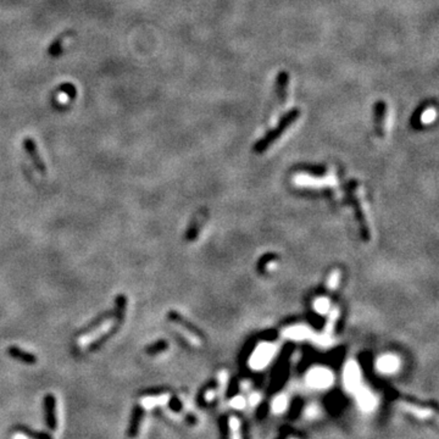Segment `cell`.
Returning <instances> with one entry per match:
<instances>
[{"instance_id": "6da1fadb", "label": "cell", "mask_w": 439, "mask_h": 439, "mask_svg": "<svg viewBox=\"0 0 439 439\" xmlns=\"http://www.w3.org/2000/svg\"><path fill=\"white\" fill-rule=\"evenodd\" d=\"M276 354V347L270 343H262L260 344L256 349L254 350L252 355L250 356V364L251 369L254 370H262L270 364V361L272 360V358Z\"/></svg>"}, {"instance_id": "7a4b0ae2", "label": "cell", "mask_w": 439, "mask_h": 439, "mask_svg": "<svg viewBox=\"0 0 439 439\" xmlns=\"http://www.w3.org/2000/svg\"><path fill=\"white\" fill-rule=\"evenodd\" d=\"M333 373L325 367H315L306 375V382L314 389H326L333 384Z\"/></svg>"}, {"instance_id": "3957f363", "label": "cell", "mask_w": 439, "mask_h": 439, "mask_svg": "<svg viewBox=\"0 0 439 439\" xmlns=\"http://www.w3.org/2000/svg\"><path fill=\"white\" fill-rule=\"evenodd\" d=\"M343 383L345 389L350 393H355L361 387V371L355 361H349L344 367L343 372Z\"/></svg>"}, {"instance_id": "277c9868", "label": "cell", "mask_w": 439, "mask_h": 439, "mask_svg": "<svg viewBox=\"0 0 439 439\" xmlns=\"http://www.w3.org/2000/svg\"><path fill=\"white\" fill-rule=\"evenodd\" d=\"M44 421L49 431H55L57 428L56 419V398L54 394H46L43 400Z\"/></svg>"}, {"instance_id": "5b68a950", "label": "cell", "mask_w": 439, "mask_h": 439, "mask_svg": "<svg viewBox=\"0 0 439 439\" xmlns=\"http://www.w3.org/2000/svg\"><path fill=\"white\" fill-rule=\"evenodd\" d=\"M356 395V403H358L359 408L361 409L364 413H371L377 406V398L375 397V394L371 391H369L367 388L360 387L358 391L355 392Z\"/></svg>"}, {"instance_id": "8992f818", "label": "cell", "mask_w": 439, "mask_h": 439, "mask_svg": "<svg viewBox=\"0 0 439 439\" xmlns=\"http://www.w3.org/2000/svg\"><path fill=\"white\" fill-rule=\"evenodd\" d=\"M298 116H299V111H298V110H293V111H290L289 114H288L287 116L284 117L283 121H282L281 125H279V127L277 128V130H274L273 132H271V133L267 136V138H266L265 141H262L261 143H260V144H259L260 149H266V148H267V145L270 144V143H272L274 139L278 138L279 134H281L282 132H283L285 128H287V126H289L290 123L293 122V121H295L296 119H298Z\"/></svg>"}, {"instance_id": "52a82bcc", "label": "cell", "mask_w": 439, "mask_h": 439, "mask_svg": "<svg viewBox=\"0 0 439 439\" xmlns=\"http://www.w3.org/2000/svg\"><path fill=\"white\" fill-rule=\"evenodd\" d=\"M143 416H144V408L141 404L134 405L133 409H132L130 425H128L127 428V436L130 438L138 437L139 431H141Z\"/></svg>"}, {"instance_id": "ba28073f", "label": "cell", "mask_w": 439, "mask_h": 439, "mask_svg": "<svg viewBox=\"0 0 439 439\" xmlns=\"http://www.w3.org/2000/svg\"><path fill=\"white\" fill-rule=\"evenodd\" d=\"M115 325H116V323H115V321H112V317L109 318V320L104 321V322L101 323L100 326H98L97 328L92 329V331H89V332H88V333L81 334V337H79V338H78L79 345H82V347H83V345L89 344V343L92 342V340H94L95 338H97V337L100 336V334L103 333V332L108 331V329H110L111 327H114ZM119 327H120V326H119Z\"/></svg>"}, {"instance_id": "9c48e42d", "label": "cell", "mask_w": 439, "mask_h": 439, "mask_svg": "<svg viewBox=\"0 0 439 439\" xmlns=\"http://www.w3.org/2000/svg\"><path fill=\"white\" fill-rule=\"evenodd\" d=\"M399 359L395 355H391V354H386L377 360V370L380 372L386 373V375L397 372L399 370Z\"/></svg>"}, {"instance_id": "30bf717a", "label": "cell", "mask_w": 439, "mask_h": 439, "mask_svg": "<svg viewBox=\"0 0 439 439\" xmlns=\"http://www.w3.org/2000/svg\"><path fill=\"white\" fill-rule=\"evenodd\" d=\"M23 145H24V149H26L27 154H28L29 158H31L33 165H34V167L37 169V171L40 172L42 175H45V172H46L45 165H44L43 160L40 159L39 154H38V152H37V147H35V143L33 142V139L26 138L23 142Z\"/></svg>"}, {"instance_id": "8fae6325", "label": "cell", "mask_w": 439, "mask_h": 439, "mask_svg": "<svg viewBox=\"0 0 439 439\" xmlns=\"http://www.w3.org/2000/svg\"><path fill=\"white\" fill-rule=\"evenodd\" d=\"M7 354H9L11 358H13L15 360L23 362V364L27 365L37 364V356H35L34 354L28 353V351L21 349V348L18 347L7 348Z\"/></svg>"}, {"instance_id": "7c38bea8", "label": "cell", "mask_w": 439, "mask_h": 439, "mask_svg": "<svg viewBox=\"0 0 439 439\" xmlns=\"http://www.w3.org/2000/svg\"><path fill=\"white\" fill-rule=\"evenodd\" d=\"M16 432L21 433L24 437L29 439H54L53 436L49 432H44V431H35L33 428L24 426V425H18L16 426Z\"/></svg>"}, {"instance_id": "4fadbf2b", "label": "cell", "mask_w": 439, "mask_h": 439, "mask_svg": "<svg viewBox=\"0 0 439 439\" xmlns=\"http://www.w3.org/2000/svg\"><path fill=\"white\" fill-rule=\"evenodd\" d=\"M126 306H127V298H126V295H117L115 298V317H116L115 323L117 326H120L122 323L123 318H125Z\"/></svg>"}, {"instance_id": "5bb4252c", "label": "cell", "mask_w": 439, "mask_h": 439, "mask_svg": "<svg viewBox=\"0 0 439 439\" xmlns=\"http://www.w3.org/2000/svg\"><path fill=\"white\" fill-rule=\"evenodd\" d=\"M285 336L294 340L305 339L309 336V329L303 327V326H294V327H290L285 331Z\"/></svg>"}, {"instance_id": "9a60e30c", "label": "cell", "mask_w": 439, "mask_h": 439, "mask_svg": "<svg viewBox=\"0 0 439 439\" xmlns=\"http://www.w3.org/2000/svg\"><path fill=\"white\" fill-rule=\"evenodd\" d=\"M287 88H288V75L282 72L278 76V97L281 105H284L285 99H287Z\"/></svg>"}, {"instance_id": "2e32d148", "label": "cell", "mask_w": 439, "mask_h": 439, "mask_svg": "<svg viewBox=\"0 0 439 439\" xmlns=\"http://www.w3.org/2000/svg\"><path fill=\"white\" fill-rule=\"evenodd\" d=\"M271 408H272L273 414H283L288 408V398L283 394L278 395L273 399Z\"/></svg>"}, {"instance_id": "e0dca14e", "label": "cell", "mask_w": 439, "mask_h": 439, "mask_svg": "<svg viewBox=\"0 0 439 439\" xmlns=\"http://www.w3.org/2000/svg\"><path fill=\"white\" fill-rule=\"evenodd\" d=\"M229 432L230 439H241L240 437V424L237 417L229 419Z\"/></svg>"}, {"instance_id": "ac0fdd59", "label": "cell", "mask_w": 439, "mask_h": 439, "mask_svg": "<svg viewBox=\"0 0 439 439\" xmlns=\"http://www.w3.org/2000/svg\"><path fill=\"white\" fill-rule=\"evenodd\" d=\"M314 309L316 310V312L321 315H325L327 314L331 309V304H329V300L326 298H320L317 300H315L314 303Z\"/></svg>"}, {"instance_id": "d6986e66", "label": "cell", "mask_w": 439, "mask_h": 439, "mask_svg": "<svg viewBox=\"0 0 439 439\" xmlns=\"http://www.w3.org/2000/svg\"><path fill=\"white\" fill-rule=\"evenodd\" d=\"M167 347H169L167 342H165V340H159V342L154 343V344L147 347V349L145 350H147V353L149 354V355H156V354L159 353H163L165 349H167Z\"/></svg>"}, {"instance_id": "ffe728a7", "label": "cell", "mask_w": 439, "mask_h": 439, "mask_svg": "<svg viewBox=\"0 0 439 439\" xmlns=\"http://www.w3.org/2000/svg\"><path fill=\"white\" fill-rule=\"evenodd\" d=\"M384 116H386V104L378 103L376 105V117H377V126L381 130L384 125Z\"/></svg>"}, {"instance_id": "44dd1931", "label": "cell", "mask_w": 439, "mask_h": 439, "mask_svg": "<svg viewBox=\"0 0 439 439\" xmlns=\"http://www.w3.org/2000/svg\"><path fill=\"white\" fill-rule=\"evenodd\" d=\"M435 119H436V110L428 109L422 114L421 121L422 123H430L432 122V121H435Z\"/></svg>"}, {"instance_id": "7402d4cb", "label": "cell", "mask_w": 439, "mask_h": 439, "mask_svg": "<svg viewBox=\"0 0 439 439\" xmlns=\"http://www.w3.org/2000/svg\"><path fill=\"white\" fill-rule=\"evenodd\" d=\"M230 406L237 409V410H241V409H244V406H245V399H244L243 397L233 398V399L230 400Z\"/></svg>"}, {"instance_id": "603a6c76", "label": "cell", "mask_w": 439, "mask_h": 439, "mask_svg": "<svg viewBox=\"0 0 439 439\" xmlns=\"http://www.w3.org/2000/svg\"><path fill=\"white\" fill-rule=\"evenodd\" d=\"M305 414H306V416L309 417V419H315V417L318 415V408H317V406H315V405L309 406V408L306 409V413Z\"/></svg>"}, {"instance_id": "cb8c5ba5", "label": "cell", "mask_w": 439, "mask_h": 439, "mask_svg": "<svg viewBox=\"0 0 439 439\" xmlns=\"http://www.w3.org/2000/svg\"><path fill=\"white\" fill-rule=\"evenodd\" d=\"M61 89L65 90V92L70 93V98H73L76 95V89L73 88V86H71V84H64V86L61 87Z\"/></svg>"}, {"instance_id": "d4e9b609", "label": "cell", "mask_w": 439, "mask_h": 439, "mask_svg": "<svg viewBox=\"0 0 439 439\" xmlns=\"http://www.w3.org/2000/svg\"><path fill=\"white\" fill-rule=\"evenodd\" d=\"M337 283H338V273H332V276H331V278H329V281H328V287L329 288H334L337 285Z\"/></svg>"}, {"instance_id": "484cf974", "label": "cell", "mask_w": 439, "mask_h": 439, "mask_svg": "<svg viewBox=\"0 0 439 439\" xmlns=\"http://www.w3.org/2000/svg\"><path fill=\"white\" fill-rule=\"evenodd\" d=\"M259 400H260V397L257 394H252L251 397H250V404L251 405H256L257 403H259Z\"/></svg>"}]
</instances>
